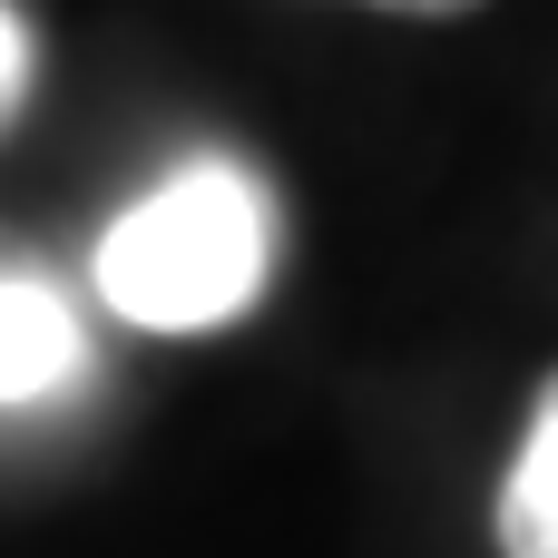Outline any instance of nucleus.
<instances>
[{
	"instance_id": "f03ea898",
	"label": "nucleus",
	"mask_w": 558,
	"mask_h": 558,
	"mask_svg": "<svg viewBox=\"0 0 558 558\" xmlns=\"http://www.w3.org/2000/svg\"><path fill=\"white\" fill-rule=\"evenodd\" d=\"M88 373V333L49 275H0V412L49 402Z\"/></svg>"
},
{
	"instance_id": "7ed1b4c3",
	"label": "nucleus",
	"mask_w": 558,
	"mask_h": 558,
	"mask_svg": "<svg viewBox=\"0 0 558 558\" xmlns=\"http://www.w3.org/2000/svg\"><path fill=\"white\" fill-rule=\"evenodd\" d=\"M500 558H558V373L530 402V432L500 481Z\"/></svg>"
},
{
	"instance_id": "20e7f679",
	"label": "nucleus",
	"mask_w": 558,
	"mask_h": 558,
	"mask_svg": "<svg viewBox=\"0 0 558 558\" xmlns=\"http://www.w3.org/2000/svg\"><path fill=\"white\" fill-rule=\"evenodd\" d=\"M29 98V29H20V10L0 0V118Z\"/></svg>"
},
{
	"instance_id": "39448f33",
	"label": "nucleus",
	"mask_w": 558,
	"mask_h": 558,
	"mask_svg": "<svg viewBox=\"0 0 558 558\" xmlns=\"http://www.w3.org/2000/svg\"><path fill=\"white\" fill-rule=\"evenodd\" d=\"M373 10H412V20H461V10H481V0H373Z\"/></svg>"
},
{
	"instance_id": "f257e3e1",
	"label": "nucleus",
	"mask_w": 558,
	"mask_h": 558,
	"mask_svg": "<svg viewBox=\"0 0 558 558\" xmlns=\"http://www.w3.org/2000/svg\"><path fill=\"white\" fill-rule=\"evenodd\" d=\"M265 265H275V206L255 167L186 157L98 235L88 275H98V304L137 333H216L265 294Z\"/></svg>"
}]
</instances>
